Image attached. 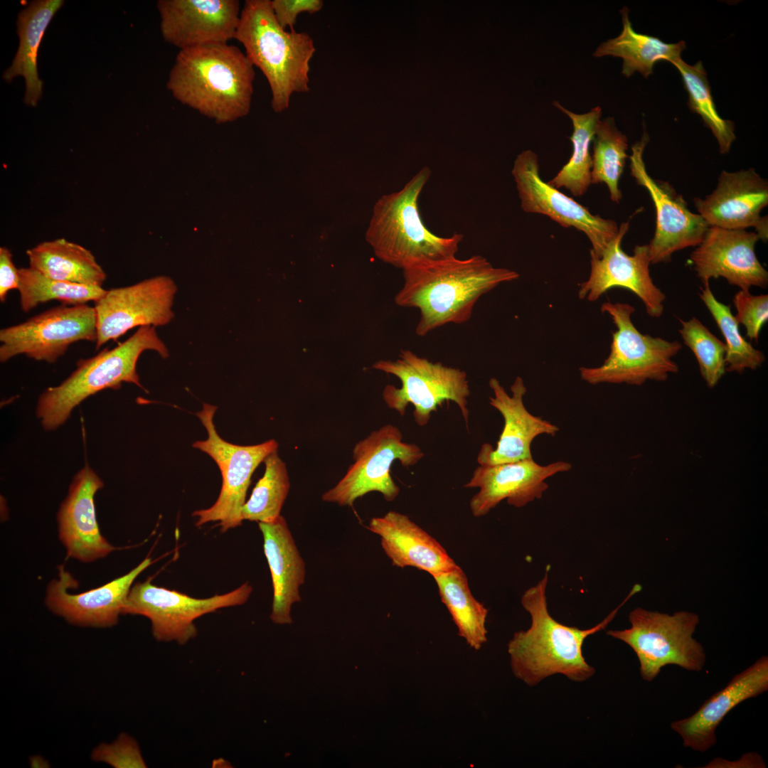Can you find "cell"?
Instances as JSON below:
<instances>
[{
  "label": "cell",
  "mask_w": 768,
  "mask_h": 768,
  "mask_svg": "<svg viewBox=\"0 0 768 768\" xmlns=\"http://www.w3.org/2000/svg\"><path fill=\"white\" fill-rule=\"evenodd\" d=\"M151 564L145 558L130 572L110 582L80 594L68 592L77 582L63 566L58 578L50 582L46 603L53 613L68 622L83 626L110 627L118 622L130 589L137 577Z\"/></svg>",
  "instance_id": "22"
},
{
  "label": "cell",
  "mask_w": 768,
  "mask_h": 768,
  "mask_svg": "<svg viewBox=\"0 0 768 768\" xmlns=\"http://www.w3.org/2000/svg\"><path fill=\"white\" fill-rule=\"evenodd\" d=\"M258 525L273 586L270 618L275 624H291L292 606L301 601L299 587L305 580V562L284 516Z\"/></svg>",
  "instance_id": "27"
},
{
  "label": "cell",
  "mask_w": 768,
  "mask_h": 768,
  "mask_svg": "<svg viewBox=\"0 0 768 768\" xmlns=\"http://www.w3.org/2000/svg\"><path fill=\"white\" fill-rule=\"evenodd\" d=\"M271 6L279 26L294 31L297 17L302 13L313 14L319 11L323 6L321 0H272Z\"/></svg>",
  "instance_id": "41"
},
{
  "label": "cell",
  "mask_w": 768,
  "mask_h": 768,
  "mask_svg": "<svg viewBox=\"0 0 768 768\" xmlns=\"http://www.w3.org/2000/svg\"><path fill=\"white\" fill-rule=\"evenodd\" d=\"M679 321V333L693 353L703 378L709 388L715 387L726 372L725 343L695 317Z\"/></svg>",
  "instance_id": "38"
},
{
  "label": "cell",
  "mask_w": 768,
  "mask_h": 768,
  "mask_svg": "<svg viewBox=\"0 0 768 768\" xmlns=\"http://www.w3.org/2000/svg\"><path fill=\"white\" fill-rule=\"evenodd\" d=\"M404 282L395 304L416 308L419 336L448 324H462L472 316L476 303L501 284L519 278L513 270L496 267L484 257H457L402 270Z\"/></svg>",
  "instance_id": "1"
},
{
  "label": "cell",
  "mask_w": 768,
  "mask_h": 768,
  "mask_svg": "<svg viewBox=\"0 0 768 768\" xmlns=\"http://www.w3.org/2000/svg\"><path fill=\"white\" fill-rule=\"evenodd\" d=\"M553 105L566 114L572 122L573 132L570 139L573 150L567 163L548 183L558 189L565 188L574 196L579 197L591 184L592 159L590 145L602 116V110L597 106L587 113L575 114L557 101H553Z\"/></svg>",
  "instance_id": "32"
},
{
  "label": "cell",
  "mask_w": 768,
  "mask_h": 768,
  "mask_svg": "<svg viewBox=\"0 0 768 768\" xmlns=\"http://www.w3.org/2000/svg\"><path fill=\"white\" fill-rule=\"evenodd\" d=\"M512 175L523 211L548 216L564 228L573 227L589 238L592 249L599 257L616 237L619 226L612 219L592 214L589 210L558 188L545 182L539 174L537 154L522 151L513 163Z\"/></svg>",
  "instance_id": "14"
},
{
  "label": "cell",
  "mask_w": 768,
  "mask_h": 768,
  "mask_svg": "<svg viewBox=\"0 0 768 768\" xmlns=\"http://www.w3.org/2000/svg\"><path fill=\"white\" fill-rule=\"evenodd\" d=\"M252 592V586L245 582L228 593L197 599L146 580L132 586L122 614L146 617L156 640L183 645L197 635L196 619L221 608L242 605Z\"/></svg>",
  "instance_id": "12"
},
{
  "label": "cell",
  "mask_w": 768,
  "mask_h": 768,
  "mask_svg": "<svg viewBox=\"0 0 768 768\" xmlns=\"http://www.w3.org/2000/svg\"><path fill=\"white\" fill-rule=\"evenodd\" d=\"M425 166L398 191L381 196L375 203L366 239L375 255L402 270L456 257L464 238L435 235L424 224L419 197L430 179Z\"/></svg>",
  "instance_id": "5"
},
{
  "label": "cell",
  "mask_w": 768,
  "mask_h": 768,
  "mask_svg": "<svg viewBox=\"0 0 768 768\" xmlns=\"http://www.w3.org/2000/svg\"><path fill=\"white\" fill-rule=\"evenodd\" d=\"M375 370L398 378L401 385H388L383 391L386 405L404 416L409 404L414 406L413 417L420 427L425 426L432 413L444 402H455L469 430L468 398L471 394L467 375L459 368L440 362H432L410 350H403L395 361L380 360Z\"/></svg>",
  "instance_id": "9"
},
{
  "label": "cell",
  "mask_w": 768,
  "mask_h": 768,
  "mask_svg": "<svg viewBox=\"0 0 768 768\" xmlns=\"http://www.w3.org/2000/svg\"><path fill=\"white\" fill-rule=\"evenodd\" d=\"M352 453L353 464L340 481L322 494L324 501L353 507L356 499L373 491L380 493L388 502L393 501L400 488L390 475L393 463L398 460L409 467L425 457L418 445L402 442L401 431L391 424L358 442Z\"/></svg>",
  "instance_id": "11"
},
{
  "label": "cell",
  "mask_w": 768,
  "mask_h": 768,
  "mask_svg": "<svg viewBox=\"0 0 768 768\" xmlns=\"http://www.w3.org/2000/svg\"><path fill=\"white\" fill-rule=\"evenodd\" d=\"M19 303L23 312L39 304L58 300L63 304L78 305L94 302L106 292L102 287H92L52 279L30 267L18 269Z\"/></svg>",
  "instance_id": "34"
},
{
  "label": "cell",
  "mask_w": 768,
  "mask_h": 768,
  "mask_svg": "<svg viewBox=\"0 0 768 768\" xmlns=\"http://www.w3.org/2000/svg\"><path fill=\"white\" fill-rule=\"evenodd\" d=\"M631 626L609 630L608 636L629 646L639 662L644 681H653L667 665L700 671L706 661L703 645L693 638L699 617L691 612L673 614L637 607L630 612Z\"/></svg>",
  "instance_id": "8"
},
{
  "label": "cell",
  "mask_w": 768,
  "mask_h": 768,
  "mask_svg": "<svg viewBox=\"0 0 768 768\" xmlns=\"http://www.w3.org/2000/svg\"><path fill=\"white\" fill-rule=\"evenodd\" d=\"M103 486L98 475L84 466L74 476L58 513L59 538L68 555L82 562L104 558L116 549L102 536L97 521L95 495Z\"/></svg>",
  "instance_id": "25"
},
{
  "label": "cell",
  "mask_w": 768,
  "mask_h": 768,
  "mask_svg": "<svg viewBox=\"0 0 768 768\" xmlns=\"http://www.w3.org/2000/svg\"><path fill=\"white\" fill-rule=\"evenodd\" d=\"M489 385L494 393L489 404L502 415L504 426L496 448L490 444H482L477 456L479 465H496L533 459L531 444L541 434L555 436L559 427L530 413L523 403L527 392L523 378L517 376L511 385V395L496 378Z\"/></svg>",
  "instance_id": "23"
},
{
  "label": "cell",
  "mask_w": 768,
  "mask_h": 768,
  "mask_svg": "<svg viewBox=\"0 0 768 768\" xmlns=\"http://www.w3.org/2000/svg\"><path fill=\"white\" fill-rule=\"evenodd\" d=\"M766 764L762 757L755 752L746 753L737 761H729L722 758L713 759L705 767H757L764 768Z\"/></svg>",
  "instance_id": "43"
},
{
  "label": "cell",
  "mask_w": 768,
  "mask_h": 768,
  "mask_svg": "<svg viewBox=\"0 0 768 768\" xmlns=\"http://www.w3.org/2000/svg\"><path fill=\"white\" fill-rule=\"evenodd\" d=\"M572 464L558 461L540 465L533 459L477 466L465 488H479L469 506L475 517L486 516L502 501L521 508L542 498L548 489L545 480L570 471Z\"/></svg>",
  "instance_id": "18"
},
{
  "label": "cell",
  "mask_w": 768,
  "mask_h": 768,
  "mask_svg": "<svg viewBox=\"0 0 768 768\" xmlns=\"http://www.w3.org/2000/svg\"><path fill=\"white\" fill-rule=\"evenodd\" d=\"M26 255L30 268L52 279L92 287L107 279L91 251L65 238L42 242Z\"/></svg>",
  "instance_id": "29"
},
{
  "label": "cell",
  "mask_w": 768,
  "mask_h": 768,
  "mask_svg": "<svg viewBox=\"0 0 768 768\" xmlns=\"http://www.w3.org/2000/svg\"><path fill=\"white\" fill-rule=\"evenodd\" d=\"M759 239L755 232L710 226L690 260L703 284L722 277L740 289L764 288L768 272L755 253Z\"/></svg>",
  "instance_id": "20"
},
{
  "label": "cell",
  "mask_w": 768,
  "mask_h": 768,
  "mask_svg": "<svg viewBox=\"0 0 768 768\" xmlns=\"http://www.w3.org/2000/svg\"><path fill=\"white\" fill-rule=\"evenodd\" d=\"M634 311L627 303L602 304L601 311L611 317L616 330L612 332L607 358L598 367L580 368L582 380L592 385H641L649 380L665 381L670 374L678 372V366L672 358L681 349V344L641 334L631 321Z\"/></svg>",
  "instance_id": "7"
},
{
  "label": "cell",
  "mask_w": 768,
  "mask_h": 768,
  "mask_svg": "<svg viewBox=\"0 0 768 768\" xmlns=\"http://www.w3.org/2000/svg\"><path fill=\"white\" fill-rule=\"evenodd\" d=\"M698 214L709 226L730 230L753 227L759 239L767 240V220L761 217L768 204V183L753 169L722 171L716 188L704 199L695 198Z\"/></svg>",
  "instance_id": "21"
},
{
  "label": "cell",
  "mask_w": 768,
  "mask_h": 768,
  "mask_svg": "<svg viewBox=\"0 0 768 768\" xmlns=\"http://www.w3.org/2000/svg\"><path fill=\"white\" fill-rule=\"evenodd\" d=\"M255 77L253 65L238 47L208 45L181 50L166 86L181 104L225 123L250 112Z\"/></svg>",
  "instance_id": "3"
},
{
  "label": "cell",
  "mask_w": 768,
  "mask_h": 768,
  "mask_svg": "<svg viewBox=\"0 0 768 768\" xmlns=\"http://www.w3.org/2000/svg\"><path fill=\"white\" fill-rule=\"evenodd\" d=\"M92 759L115 768H144L146 764L135 740L121 733L111 744H100L93 750Z\"/></svg>",
  "instance_id": "40"
},
{
  "label": "cell",
  "mask_w": 768,
  "mask_h": 768,
  "mask_svg": "<svg viewBox=\"0 0 768 768\" xmlns=\"http://www.w3.org/2000/svg\"><path fill=\"white\" fill-rule=\"evenodd\" d=\"M164 40L181 50L228 43L235 38L240 9L237 0H159Z\"/></svg>",
  "instance_id": "19"
},
{
  "label": "cell",
  "mask_w": 768,
  "mask_h": 768,
  "mask_svg": "<svg viewBox=\"0 0 768 768\" xmlns=\"http://www.w3.org/2000/svg\"><path fill=\"white\" fill-rule=\"evenodd\" d=\"M176 292V284L165 276L107 290L95 302V348L110 340L115 341L134 327L169 324L174 316L171 307Z\"/></svg>",
  "instance_id": "16"
},
{
  "label": "cell",
  "mask_w": 768,
  "mask_h": 768,
  "mask_svg": "<svg viewBox=\"0 0 768 768\" xmlns=\"http://www.w3.org/2000/svg\"><path fill=\"white\" fill-rule=\"evenodd\" d=\"M649 141L644 131L641 139L632 145L629 159L631 176L648 191L655 206L656 230L648 245L651 263L656 264L670 261L678 250L698 246L710 226L688 209L683 198L668 182L649 175L643 159Z\"/></svg>",
  "instance_id": "15"
},
{
  "label": "cell",
  "mask_w": 768,
  "mask_h": 768,
  "mask_svg": "<svg viewBox=\"0 0 768 768\" xmlns=\"http://www.w3.org/2000/svg\"><path fill=\"white\" fill-rule=\"evenodd\" d=\"M681 75L688 93V107L698 114L716 138L721 154L727 153L736 137L732 122L722 119L716 110L707 73L701 61L689 65L679 58L671 63Z\"/></svg>",
  "instance_id": "35"
},
{
  "label": "cell",
  "mask_w": 768,
  "mask_h": 768,
  "mask_svg": "<svg viewBox=\"0 0 768 768\" xmlns=\"http://www.w3.org/2000/svg\"><path fill=\"white\" fill-rule=\"evenodd\" d=\"M18 269L12 260V253L6 247H0V302H5L9 292L18 289Z\"/></svg>",
  "instance_id": "42"
},
{
  "label": "cell",
  "mask_w": 768,
  "mask_h": 768,
  "mask_svg": "<svg viewBox=\"0 0 768 768\" xmlns=\"http://www.w3.org/2000/svg\"><path fill=\"white\" fill-rule=\"evenodd\" d=\"M265 471L256 483L251 495L242 508L243 521L269 523L279 517L290 489L285 463L277 450L263 461Z\"/></svg>",
  "instance_id": "36"
},
{
  "label": "cell",
  "mask_w": 768,
  "mask_h": 768,
  "mask_svg": "<svg viewBox=\"0 0 768 768\" xmlns=\"http://www.w3.org/2000/svg\"><path fill=\"white\" fill-rule=\"evenodd\" d=\"M699 296L725 338L726 371L741 373L746 369L760 368L765 356L740 334L739 324L730 306L716 299L709 283L703 284Z\"/></svg>",
  "instance_id": "37"
},
{
  "label": "cell",
  "mask_w": 768,
  "mask_h": 768,
  "mask_svg": "<svg viewBox=\"0 0 768 768\" xmlns=\"http://www.w3.org/2000/svg\"><path fill=\"white\" fill-rule=\"evenodd\" d=\"M97 338L94 306L63 304L1 329L0 361L23 354L36 361L54 363L71 344L82 341L96 343Z\"/></svg>",
  "instance_id": "13"
},
{
  "label": "cell",
  "mask_w": 768,
  "mask_h": 768,
  "mask_svg": "<svg viewBox=\"0 0 768 768\" xmlns=\"http://www.w3.org/2000/svg\"><path fill=\"white\" fill-rule=\"evenodd\" d=\"M367 528L380 537L381 547L393 566L415 567L432 577L458 566L444 548L407 515L388 511L372 518Z\"/></svg>",
  "instance_id": "26"
},
{
  "label": "cell",
  "mask_w": 768,
  "mask_h": 768,
  "mask_svg": "<svg viewBox=\"0 0 768 768\" xmlns=\"http://www.w3.org/2000/svg\"><path fill=\"white\" fill-rule=\"evenodd\" d=\"M216 406L204 403L196 415L206 430L207 438L195 442L193 447L210 456L218 465L222 476V486L216 501L210 508L196 511L197 526L218 522L221 531L240 526L242 508L255 470L272 452L277 450L274 439L260 444L239 445L224 440L214 424Z\"/></svg>",
  "instance_id": "10"
},
{
  "label": "cell",
  "mask_w": 768,
  "mask_h": 768,
  "mask_svg": "<svg viewBox=\"0 0 768 768\" xmlns=\"http://www.w3.org/2000/svg\"><path fill=\"white\" fill-rule=\"evenodd\" d=\"M235 39L266 78L274 112L285 111L294 92L309 91V63L316 51L314 40L306 32L282 28L270 0L245 1Z\"/></svg>",
  "instance_id": "4"
},
{
  "label": "cell",
  "mask_w": 768,
  "mask_h": 768,
  "mask_svg": "<svg viewBox=\"0 0 768 768\" xmlns=\"http://www.w3.org/2000/svg\"><path fill=\"white\" fill-rule=\"evenodd\" d=\"M629 227V221L620 225L617 235L599 257L590 251V273L587 280L580 284L578 297L595 302L612 288H624L640 299L651 317L659 318L663 313L666 294L650 275L649 245H636L632 255L622 250V241Z\"/></svg>",
  "instance_id": "17"
},
{
  "label": "cell",
  "mask_w": 768,
  "mask_h": 768,
  "mask_svg": "<svg viewBox=\"0 0 768 768\" xmlns=\"http://www.w3.org/2000/svg\"><path fill=\"white\" fill-rule=\"evenodd\" d=\"M629 9H621L623 28L621 33L602 43L593 53L594 57L612 55L622 58V73L626 78L640 73L647 78L653 73L656 63L661 60L673 62L681 58L686 48L683 41L667 43L659 38L634 31L629 17Z\"/></svg>",
  "instance_id": "30"
},
{
  "label": "cell",
  "mask_w": 768,
  "mask_h": 768,
  "mask_svg": "<svg viewBox=\"0 0 768 768\" xmlns=\"http://www.w3.org/2000/svg\"><path fill=\"white\" fill-rule=\"evenodd\" d=\"M146 350L157 352L163 358L169 356L154 326H141L116 347L106 348L91 358L80 359L76 369L65 380L40 395L36 415L43 427L48 431L57 429L76 406L102 390H116L122 383H129L146 390L137 373V363Z\"/></svg>",
  "instance_id": "6"
},
{
  "label": "cell",
  "mask_w": 768,
  "mask_h": 768,
  "mask_svg": "<svg viewBox=\"0 0 768 768\" xmlns=\"http://www.w3.org/2000/svg\"><path fill=\"white\" fill-rule=\"evenodd\" d=\"M432 577L459 635L469 647L479 650L487 641L486 622L489 610L473 596L466 575L458 565Z\"/></svg>",
  "instance_id": "31"
},
{
  "label": "cell",
  "mask_w": 768,
  "mask_h": 768,
  "mask_svg": "<svg viewBox=\"0 0 768 768\" xmlns=\"http://www.w3.org/2000/svg\"><path fill=\"white\" fill-rule=\"evenodd\" d=\"M737 321L742 324L750 341H758L760 331L768 321V295H753L747 289H740L732 299Z\"/></svg>",
  "instance_id": "39"
},
{
  "label": "cell",
  "mask_w": 768,
  "mask_h": 768,
  "mask_svg": "<svg viewBox=\"0 0 768 768\" xmlns=\"http://www.w3.org/2000/svg\"><path fill=\"white\" fill-rule=\"evenodd\" d=\"M768 690V657L758 658L735 675L722 689L704 702L692 715L671 723L685 747L704 752L716 744L715 730L737 705Z\"/></svg>",
  "instance_id": "24"
},
{
  "label": "cell",
  "mask_w": 768,
  "mask_h": 768,
  "mask_svg": "<svg viewBox=\"0 0 768 768\" xmlns=\"http://www.w3.org/2000/svg\"><path fill=\"white\" fill-rule=\"evenodd\" d=\"M63 3L62 0L33 1L18 15L19 46L3 78L11 82L17 76L23 77L24 102L28 106L36 107L42 95L43 83L37 68L39 46L46 28Z\"/></svg>",
  "instance_id": "28"
},
{
  "label": "cell",
  "mask_w": 768,
  "mask_h": 768,
  "mask_svg": "<svg viewBox=\"0 0 768 768\" xmlns=\"http://www.w3.org/2000/svg\"><path fill=\"white\" fill-rule=\"evenodd\" d=\"M592 144L591 183H605L611 200L619 203L622 198L619 181L628 157L627 137L617 128L614 118L607 117L598 122Z\"/></svg>",
  "instance_id": "33"
},
{
  "label": "cell",
  "mask_w": 768,
  "mask_h": 768,
  "mask_svg": "<svg viewBox=\"0 0 768 768\" xmlns=\"http://www.w3.org/2000/svg\"><path fill=\"white\" fill-rule=\"evenodd\" d=\"M549 566L544 577L526 590L521 604L531 618L530 627L513 634L508 643L513 675L528 686L538 685L550 676L562 674L570 681L583 682L595 673L585 660L582 646L589 636L604 629L629 599L640 591L635 585L624 600L596 626L580 629L555 620L548 609L546 588Z\"/></svg>",
  "instance_id": "2"
}]
</instances>
